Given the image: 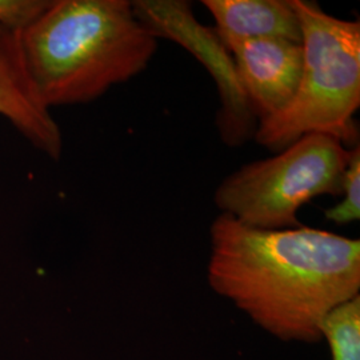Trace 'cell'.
Instances as JSON below:
<instances>
[{
  "instance_id": "obj_5",
  "label": "cell",
  "mask_w": 360,
  "mask_h": 360,
  "mask_svg": "<svg viewBox=\"0 0 360 360\" xmlns=\"http://www.w3.org/2000/svg\"><path fill=\"white\" fill-rule=\"evenodd\" d=\"M136 18L155 38L169 39L191 52L218 86L221 108L218 127L229 146H239L255 135L257 120L245 98L230 51L214 28L203 26L183 0L131 1Z\"/></svg>"
},
{
  "instance_id": "obj_10",
  "label": "cell",
  "mask_w": 360,
  "mask_h": 360,
  "mask_svg": "<svg viewBox=\"0 0 360 360\" xmlns=\"http://www.w3.org/2000/svg\"><path fill=\"white\" fill-rule=\"evenodd\" d=\"M343 199L324 211V217L339 226L358 221L360 218V146L351 148L347 167L343 174Z\"/></svg>"
},
{
  "instance_id": "obj_3",
  "label": "cell",
  "mask_w": 360,
  "mask_h": 360,
  "mask_svg": "<svg viewBox=\"0 0 360 360\" xmlns=\"http://www.w3.org/2000/svg\"><path fill=\"white\" fill-rule=\"evenodd\" d=\"M302 28L303 68L294 98L282 112L257 123L255 141L281 151L321 134L358 146L360 23L326 13L316 1L291 0Z\"/></svg>"
},
{
  "instance_id": "obj_2",
  "label": "cell",
  "mask_w": 360,
  "mask_h": 360,
  "mask_svg": "<svg viewBox=\"0 0 360 360\" xmlns=\"http://www.w3.org/2000/svg\"><path fill=\"white\" fill-rule=\"evenodd\" d=\"M19 39L49 110L99 99L144 71L158 49L129 0H50Z\"/></svg>"
},
{
  "instance_id": "obj_1",
  "label": "cell",
  "mask_w": 360,
  "mask_h": 360,
  "mask_svg": "<svg viewBox=\"0 0 360 360\" xmlns=\"http://www.w3.org/2000/svg\"><path fill=\"white\" fill-rule=\"evenodd\" d=\"M210 232L211 287L281 339L316 342L323 318L359 295L358 239L304 226L259 230L227 214Z\"/></svg>"
},
{
  "instance_id": "obj_4",
  "label": "cell",
  "mask_w": 360,
  "mask_h": 360,
  "mask_svg": "<svg viewBox=\"0 0 360 360\" xmlns=\"http://www.w3.org/2000/svg\"><path fill=\"white\" fill-rule=\"evenodd\" d=\"M351 148L335 138L311 134L248 163L223 180L214 195L221 211L259 230L299 224L297 211L321 195H339Z\"/></svg>"
},
{
  "instance_id": "obj_9",
  "label": "cell",
  "mask_w": 360,
  "mask_h": 360,
  "mask_svg": "<svg viewBox=\"0 0 360 360\" xmlns=\"http://www.w3.org/2000/svg\"><path fill=\"white\" fill-rule=\"evenodd\" d=\"M334 360H360V296L330 311L319 326Z\"/></svg>"
},
{
  "instance_id": "obj_7",
  "label": "cell",
  "mask_w": 360,
  "mask_h": 360,
  "mask_svg": "<svg viewBox=\"0 0 360 360\" xmlns=\"http://www.w3.org/2000/svg\"><path fill=\"white\" fill-rule=\"evenodd\" d=\"M0 116L51 160L63 154V135L28 77L19 30L0 25Z\"/></svg>"
},
{
  "instance_id": "obj_8",
  "label": "cell",
  "mask_w": 360,
  "mask_h": 360,
  "mask_svg": "<svg viewBox=\"0 0 360 360\" xmlns=\"http://www.w3.org/2000/svg\"><path fill=\"white\" fill-rule=\"evenodd\" d=\"M224 47L255 39L302 43V28L291 0H203Z\"/></svg>"
},
{
  "instance_id": "obj_6",
  "label": "cell",
  "mask_w": 360,
  "mask_h": 360,
  "mask_svg": "<svg viewBox=\"0 0 360 360\" xmlns=\"http://www.w3.org/2000/svg\"><path fill=\"white\" fill-rule=\"evenodd\" d=\"M239 82L257 123L282 112L294 98L303 47L284 39H255L231 46Z\"/></svg>"
},
{
  "instance_id": "obj_11",
  "label": "cell",
  "mask_w": 360,
  "mask_h": 360,
  "mask_svg": "<svg viewBox=\"0 0 360 360\" xmlns=\"http://www.w3.org/2000/svg\"><path fill=\"white\" fill-rule=\"evenodd\" d=\"M50 0H0V25L22 30L41 13Z\"/></svg>"
}]
</instances>
